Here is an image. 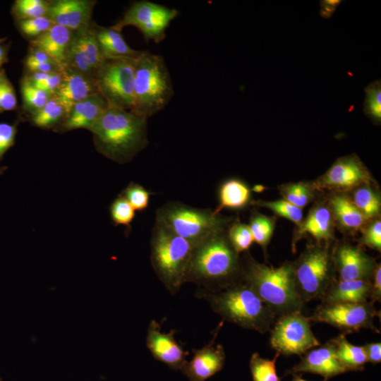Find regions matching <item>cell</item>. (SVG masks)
Segmentation results:
<instances>
[{
    "mask_svg": "<svg viewBox=\"0 0 381 381\" xmlns=\"http://www.w3.org/2000/svg\"><path fill=\"white\" fill-rule=\"evenodd\" d=\"M147 119L109 107L89 130L98 152L119 164L131 162L148 145Z\"/></svg>",
    "mask_w": 381,
    "mask_h": 381,
    "instance_id": "6da1fadb",
    "label": "cell"
},
{
    "mask_svg": "<svg viewBox=\"0 0 381 381\" xmlns=\"http://www.w3.org/2000/svg\"><path fill=\"white\" fill-rule=\"evenodd\" d=\"M243 265L226 231L215 233L195 246L186 282L216 291L242 281Z\"/></svg>",
    "mask_w": 381,
    "mask_h": 381,
    "instance_id": "7a4b0ae2",
    "label": "cell"
},
{
    "mask_svg": "<svg viewBox=\"0 0 381 381\" xmlns=\"http://www.w3.org/2000/svg\"><path fill=\"white\" fill-rule=\"evenodd\" d=\"M196 295L207 301L224 320L245 329L265 333L271 329L276 319L271 309L243 280L216 291L200 289Z\"/></svg>",
    "mask_w": 381,
    "mask_h": 381,
    "instance_id": "3957f363",
    "label": "cell"
},
{
    "mask_svg": "<svg viewBox=\"0 0 381 381\" xmlns=\"http://www.w3.org/2000/svg\"><path fill=\"white\" fill-rule=\"evenodd\" d=\"M242 280L276 316L301 311L305 304L295 288L292 262L274 267L248 257L243 265Z\"/></svg>",
    "mask_w": 381,
    "mask_h": 381,
    "instance_id": "277c9868",
    "label": "cell"
},
{
    "mask_svg": "<svg viewBox=\"0 0 381 381\" xmlns=\"http://www.w3.org/2000/svg\"><path fill=\"white\" fill-rule=\"evenodd\" d=\"M174 91L164 58L147 51L135 59L133 113L148 119L163 110Z\"/></svg>",
    "mask_w": 381,
    "mask_h": 381,
    "instance_id": "5b68a950",
    "label": "cell"
},
{
    "mask_svg": "<svg viewBox=\"0 0 381 381\" xmlns=\"http://www.w3.org/2000/svg\"><path fill=\"white\" fill-rule=\"evenodd\" d=\"M195 245L155 222L150 241V262L165 288L176 294L186 283Z\"/></svg>",
    "mask_w": 381,
    "mask_h": 381,
    "instance_id": "8992f818",
    "label": "cell"
},
{
    "mask_svg": "<svg viewBox=\"0 0 381 381\" xmlns=\"http://www.w3.org/2000/svg\"><path fill=\"white\" fill-rule=\"evenodd\" d=\"M229 219L213 210L171 202L156 212L155 222L195 246L208 236L226 230Z\"/></svg>",
    "mask_w": 381,
    "mask_h": 381,
    "instance_id": "52a82bcc",
    "label": "cell"
},
{
    "mask_svg": "<svg viewBox=\"0 0 381 381\" xmlns=\"http://www.w3.org/2000/svg\"><path fill=\"white\" fill-rule=\"evenodd\" d=\"M292 265L295 288L304 303L321 298L335 279L332 257L322 246H308Z\"/></svg>",
    "mask_w": 381,
    "mask_h": 381,
    "instance_id": "ba28073f",
    "label": "cell"
},
{
    "mask_svg": "<svg viewBox=\"0 0 381 381\" xmlns=\"http://www.w3.org/2000/svg\"><path fill=\"white\" fill-rule=\"evenodd\" d=\"M135 59H105L95 75L98 92L109 107L131 110L133 104Z\"/></svg>",
    "mask_w": 381,
    "mask_h": 381,
    "instance_id": "9c48e42d",
    "label": "cell"
},
{
    "mask_svg": "<svg viewBox=\"0 0 381 381\" xmlns=\"http://www.w3.org/2000/svg\"><path fill=\"white\" fill-rule=\"evenodd\" d=\"M179 11L150 1L133 3L123 17L111 27L119 32L126 26H133L146 41L159 43L166 37V30L178 16Z\"/></svg>",
    "mask_w": 381,
    "mask_h": 381,
    "instance_id": "30bf717a",
    "label": "cell"
},
{
    "mask_svg": "<svg viewBox=\"0 0 381 381\" xmlns=\"http://www.w3.org/2000/svg\"><path fill=\"white\" fill-rule=\"evenodd\" d=\"M310 322L301 311L279 316L270 329V346L279 355L301 356L320 345L311 330Z\"/></svg>",
    "mask_w": 381,
    "mask_h": 381,
    "instance_id": "8fae6325",
    "label": "cell"
},
{
    "mask_svg": "<svg viewBox=\"0 0 381 381\" xmlns=\"http://www.w3.org/2000/svg\"><path fill=\"white\" fill-rule=\"evenodd\" d=\"M377 316L378 312L373 303L365 301L322 303L308 318L310 321L329 324L344 332L358 331L363 328L379 332L374 325V319Z\"/></svg>",
    "mask_w": 381,
    "mask_h": 381,
    "instance_id": "7c38bea8",
    "label": "cell"
},
{
    "mask_svg": "<svg viewBox=\"0 0 381 381\" xmlns=\"http://www.w3.org/2000/svg\"><path fill=\"white\" fill-rule=\"evenodd\" d=\"M94 22L73 32L66 60V66L95 78L104 61L93 28Z\"/></svg>",
    "mask_w": 381,
    "mask_h": 381,
    "instance_id": "4fadbf2b",
    "label": "cell"
},
{
    "mask_svg": "<svg viewBox=\"0 0 381 381\" xmlns=\"http://www.w3.org/2000/svg\"><path fill=\"white\" fill-rule=\"evenodd\" d=\"M370 180L367 168L356 155H351L338 159L313 186L318 190L346 191L369 184Z\"/></svg>",
    "mask_w": 381,
    "mask_h": 381,
    "instance_id": "5bb4252c",
    "label": "cell"
},
{
    "mask_svg": "<svg viewBox=\"0 0 381 381\" xmlns=\"http://www.w3.org/2000/svg\"><path fill=\"white\" fill-rule=\"evenodd\" d=\"M348 372L338 360L332 339L307 351L301 361L289 369L286 374L309 373L322 376L325 380Z\"/></svg>",
    "mask_w": 381,
    "mask_h": 381,
    "instance_id": "9a60e30c",
    "label": "cell"
},
{
    "mask_svg": "<svg viewBox=\"0 0 381 381\" xmlns=\"http://www.w3.org/2000/svg\"><path fill=\"white\" fill-rule=\"evenodd\" d=\"M175 331L163 332L160 325L152 320L147 328L146 346L152 356L170 368L181 370L186 363L188 353L183 350L175 339Z\"/></svg>",
    "mask_w": 381,
    "mask_h": 381,
    "instance_id": "2e32d148",
    "label": "cell"
},
{
    "mask_svg": "<svg viewBox=\"0 0 381 381\" xmlns=\"http://www.w3.org/2000/svg\"><path fill=\"white\" fill-rule=\"evenodd\" d=\"M332 259L341 280L370 281L377 265L361 249L349 244L337 247Z\"/></svg>",
    "mask_w": 381,
    "mask_h": 381,
    "instance_id": "e0dca14e",
    "label": "cell"
},
{
    "mask_svg": "<svg viewBox=\"0 0 381 381\" xmlns=\"http://www.w3.org/2000/svg\"><path fill=\"white\" fill-rule=\"evenodd\" d=\"M96 1H49L47 17L54 25L64 26L73 32L90 24Z\"/></svg>",
    "mask_w": 381,
    "mask_h": 381,
    "instance_id": "ac0fdd59",
    "label": "cell"
},
{
    "mask_svg": "<svg viewBox=\"0 0 381 381\" xmlns=\"http://www.w3.org/2000/svg\"><path fill=\"white\" fill-rule=\"evenodd\" d=\"M217 332L210 342L202 348L193 350L190 361H186L181 369L189 381H205L224 368L225 352L220 344L214 346Z\"/></svg>",
    "mask_w": 381,
    "mask_h": 381,
    "instance_id": "d6986e66",
    "label": "cell"
},
{
    "mask_svg": "<svg viewBox=\"0 0 381 381\" xmlns=\"http://www.w3.org/2000/svg\"><path fill=\"white\" fill-rule=\"evenodd\" d=\"M61 73L62 82L54 97L68 114L75 104L98 92L94 78L67 66L64 68Z\"/></svg>",
    "mask_w": 381,
    "mask_h": 381,
    "instance_id": "ffe728a7",
    "label": "cell"
},
{
    "mask_svg": "<svg viewBox=\"0 0 381 381\" xmlns=\"http://www.w3.org/2000/svg\"><path fill=\"white\" fill-rule=\"evenodd\" d=\"M108 108L105 99L99 92L95 93L75 104L64 121L54 131L66 133L81 128L90 130Z\"/></svg>",
    "mask_w": 381,
    "mask_h": 381,
    "instance_id": "44dd1931",
    "label": "cell"
},
{
    "mask_svg": "<svg viewBox=\"0 0 381 381\" xmlns=\"http://www.w3.org/2000/svg\"><path fill=\"white\" fill-rule=\"evenodd\" d=\"M73 34V31L54 24L47 31L30 40V45L42 51L59 65L64 67Z\"/></svg>",
    "mask_w": 381,
    "mask_h": 381,
    "instance_id": "7402d4cb",
    "label": "cell"
},
{
    "mask_svg": "<svg viewBox=\"0 0 381 381\" xmlns=\"http://www.w3.org/2000/svg\"><path fill=\"white\" fill-rule=\"evenodd\" d=\"M95 37L104 59H136L143 51L131 48L121 32L111 27H103L93 23Z\"/></svg>",
    "mask_w": 381,
    "mask_h": 381,
    "instance_id": "603a6c76",
    "label": "cell"
},
{
    "mask_svg": "<svg viewBox=\"0 0 381 381\" xmlns=\"http://www.w3.org/2000/svg\"><path fill=\"white\" fill-rule=\"evenodd\" d=\"M370 293V281L334 279L321 300L322 303H361L367 301Z\"/></svg>",
    "mask_w": 381,
    "mask_h": 381,
    "instance_id": "cb8c5ba5",
    "label": "cell"
},
{
    "mask_svg": "<svg viewBox=\"0 0 381 381\" xmlns=\"http://www.w3.org/2000/svg\"><path fill=\"white\" fill-rule=\"evenodd\" d=\"M308 234L320 241L327 242L333 237V215L329 207L315 206L298 224L297 236Z\"/></svg>",
    "mask_w": 381,
    "mask_h": 381,
    "instance_id": "d4e9b609",
    "label": "cell"
},
{
    "mask_svg": "<svg viewBox=\"0 0 381 381\" xmlns=\"http://www.w3.org/2000/svg\"><path fill=\"white\" fill-rule=\"evenodd\" d=\"M250 199V190L245 183L236 179L226 180L219 188V205L213 212L219 214L224 208H243L247 205Z\"/></svg>",
    "mask_w": 381,
    "mask_h": 381,
    "instance_id": "484cf974",
    "label": "cell"
},
{
    "mask_svg": "<svg viewBox=\"0 0 381 381\" xmlns=\"http://www.w3.org/2000/svg\"><path fill=\"white\" fill-rule=\"evenodd\" d=\"M329 209L339 224L347 230L356 231L366 219L351 200L344 195H335L329 201Z\"/></svg>",
    "mask_w": 381,
    "mask_h": 381,
    "instance_id": "4316f807",
    "label": "cell"
},
{
    "mask_svg": "<svg viewBox=\"0 0 381 381\" xmlns=\"http://www.w3.org/2000/svg\"><path fill=\"white\" fill-rule=\"evenodd\" d=\"M332 341L335 345L336 356L347 371H361L368 362L363 346H355L341 334Z\"/></svg>",
    "mask_w": 381,
    "mask_h": 381,
    "instance_id": "83f0119b",
    "label": "cell"
},
{
    "mask_svg": "<svg viewBox=\"0 0 381 381\" xmlns=\"http://www.w3.org/2000/svg\"><path fill=\"white\" fill-rule=\"evenodd\" d=\"M67 115L66 109L53 95L42 109L29 116V120L37 128L55 131Z\"/></svg>",
    "mask_w": 381,
    "mask_h": 381,
    "instance_id": "f1b7e54d",
    "label": "cell"
},
{
    "mask_svg": "<svg viewBox=\"0 0 381 381\" xmlns=\"http://www.w3.org/2000/svg\"><path fill=\"white\" fill-rule=\"evenodd\" d=\"M23 108L30 115L42 109L53 96L32 85L25 76L20 80Z\"/></svg>",
    "mask_w": 381,
    "mask_h": 381,
    "instance_id": "f546056e",
    "label": "cell"
},
{
    "mask_svg": "<svg viewBox=\"0 0 381 381\" xmlns=\"http://www.w3.org/2000/svg\"><path fill=\"white\" fill-rule=\"evenodd\" d=\"M352 201L366 220L380 214L381 206L380 197L367 184L357 188L353 193Z\"/></svg>",
    "mask_w": 381,
    "mask_h": 381,
    "instance_id": "4dcf8cb0",
    "label": "cell"
},
{
    "mask_svg": "<svg viewBox=\"0 0 381 381\" xmlns=\"http://www.w3.org/2000/svg\"><path fill=\"white\" fill-rule=\"evenodd\" d=\"M279 354L276 352L272 359L261 357L258 353L252 354L250 370L253 381H281L276 370V361Z\"/></svg>",
    "mask_w": 381,
    "mask_h": 381,
    "instance_id": "1f68e13d",
    "label": "cell"
},
{
    "mask_svg": "<svg viewBox=\"0 0 381 381\" xmlns=\"http://www.w3.org/2000/svg\"><path fill=\"white\" fill-rule=\"evenodd\" d=\"M49 1L16 0L11 7V13L17 20L47 16Z\"/></svg>",
    "mask_w": 381,
    "mask_h": 381,
    "instance_id": "d6a6232c",
    "label": "cell"
},
{
    "mask_svg": "<svg viewBox=\"0 0 381 381\" xmlns=\"http://www.w3.org/2000/svg\"><path fill=\"white\" fill-rule=\"evenodd\" d=\"M365 97L363 112L372 122L380 125L381 122V81L377 80L369 83L365 88Z\"/></svg>",
    "mask_w": 381,
    "mask_h": 381,
    "instance_id": "836d02e7",
    "label": "cell"
},
{
    "mask_svg": "<svg viewBox=\"0 0 381 381\" xmlns=\"http://www.w3.org/2000/svg\"><path fill=\"white\" fill-rule=\"evenodd\" d=\"M226 236L231 246L238 254L247 251L254 242L248 225L238 222L229 226Z\"/></svg>",
    "mask_w": 381,
    "mask_h": 381,
    "instance_id": "e575fe53",
    "label": "cell"
},
{
    "mask_svg": "<svg viewBox=\"0 0 381 381\" xmlns=\"http://www.w3.org/2000/svg\"><path fill=\"white\" fill-rule=\"evenodd\" d=\"M252 204L268 208L275 214L283 217L298 225L303 221L301 209L284 199L274 201L256 200L252 202Z\"/></svg>",
    "mask_w": 381,
    "mask_h": 381,
    "instance_id": "d590c367",
    "label": "cell"
},
{
    "mask_svg": "<svg viewBox=\"0 0 381 381\" xmlns=\"http://www.w3.org/2000/svg\"><path fill=\"white\" fill-rule=\"evenodd\" d=\"M248 226L253 241L262 247H265L272 235L274 222L267 216L255 214L250 217Z\"/></svg>",
    "mask_w": 381,
    "mask_h": 381,
    "instance_id": "8d00e7d4",
    "label": "cell"
},
{
    "mask_svg": "<svg viewBox=\"0 0 381 381\" xmlns=\"http://www.w3.org/2000/svg\"><path fill=\"white\" fill-rule=\"evenodd\" d=\"M280 191L284 200L301 209L305 207L312 198L310 186L301 182L283 185Z\"/></svg>",
    "mask_w": 381,
    "mask_h": 381,
    "instance_id": "74e56055",
    "label": "cell"
},
{
    "mask_svg": "<svg viewBox=\"0 0 381 381\" xmlns=\"http://www.w3.org/2000/svg\"><path fill=\"white\" fill-rule=\"evenodd\" d=\"M110 215L114 224L123 225L128 229L135 218V210L121 194L112 202L109 207Z\"/></svg>",
    "mask_w": 381,
    "mask_h": 381,
    "instance_id": "f35d334b",
    "label": "cell"
},
{
    "mask_svg": "<svg viewBox=\"0 0 381 381\" xmlns=\"http://www.w3.org/2000/svg\"><path fill=\"white\" fill-rule=\"evenodd\" d=\"M135 210L147 209L151 193L138 183H130L121 193Z\"/></svg>",
    "mask_w": 381,
    "mask_h": 381,
    "instance_id": "ab89813d",
    "label": "cell"
},
{
    "mask_svg": "<svg viewBox=\"0 0 381 381\" xmlns=\"http://www.w3.org/2000/svg\"><path fill=\"white\" fill-rule=\"evenodd\" d=\"M24 76L35 87L52 95L56 92L62 82L61 72L31 73H25Z\"/></svg>",
    "mask_w": 381,
    "mask_h": 381,
    "instance_id": "60d3db41",
    "label": "cell"
},
{
    "mask_svg": "<svg viewBox=\"0 0 381 381\" xmlns=\"http://www.w3.org/2000/svg\"><path fill=\"white\" fill-rule=\"evenodd\" d=\"M20 32L30 40L47 31L54 24L47 17H38L17 21Z\"/></svg>",
    "mask_w": 381,
    "mask_h": 381,
    "instance_id": "b9f144b4",
    "label": "cell"
},
{
    "mask_svg": "<svg viewBox=\"0 0 381 381\" xmlns=\"http://www.w3.org/2000/svg\"><path fill=\"white\" fill-rule=\"evenodd\" d=\"M16 93L4 68L0 71V114L16 109Z\"/></svg>",
    "mask_w": 381,
    "mask_h": 381,
    "instance_id": "7bdbcfd3",
    "label": "cell"
},
{
    "mask_svg": "<svg viewBox=\"0 0 381 381\" xmlns=\"http://www.w3.org/2000/svg\"><path fill=\"white\" fill-rule=\"evenodd\" d=\"M18 123V121L13 123H0V162L5 153L15 144Z\"/></svg>",
    "mask_w": 381,
    "mask_h": 381,
    "instance_id": "ee69618b",
    "label": "cell"
},
{
    "mask_svg": "<svg viewBox=\"0 0 381 381\" xmlns=\"http://www.w3.org/2000/svg\"><path fill=\"white\" fill-rule=\"evenodd\" d=\"M361 243L370 248L380 251L381 250V222L376 219L364 231L360 241Z\"/></svg>",
    "mask_w": 381,
    "mask_h": 381,
    "instance_id": "f6af8a7d",
    "label": "cell"
},
{
    "mask_svg": "<svg viewBox=\"0 0 381 381\" xmlns=\"http://www.w3.org/2000/svg\"><path fill=\"white\" fill-rule=\"evenodd\" d=\"M26 73H60L64 69L61 66L56 63L36 62L24 59L23 61Z\"/></svg>",
    "mask_w": 381,
    "mask_h": 381,
    "instance_id": "bcb514c9",
    "label": "cell"
},
{
    "mask_svg": "<svg viewBox=\"0 0 381 381\" xmlns=\"http://www.w3.org/2000/svg\"><path fill=\"white\" fill-rule=\"evenodd\" d=\"M370 302L380 301L381 298V267L377 264L373 271L371 279Z\"/></svg>",
    "mask_w": 381,
    "mask_h": 381,
    "instance_id": "7dc6e473",
    "label": "cell"
},
{
    "mask_svg": "<svg viewBox=\"0 0 381 381\" xmlns=\"http://www.w3.org/2000/svg\"><path fill=\"white\" fill-rule=\"evenodd\" d=\"M368 362L378 363L381 361V343L373 342L363 346Z\"/></svg>",
    "mask_w": 381,
    "mask_h": 381,
    "instance_id": "c3c4849f",
    "label": "cell"
},
{
    "mask_svg": "<svg viewBox=\"0 0 381 381\" xmlns=\"http://www.w3.org/2000/svg\"><path fill=\"white\" fill-rule=\"evenodd\" d=\"M342 1L339 0H323L320 1V15L322 18H329L334 13L337 6Z\"/></svg>",
    "mask_w": 381,
    "mask_h": 381,
    "instance_id": "681fc988",
    "label": "cell"
},
{
    "mask_svg": "<svg viewBox=\"0 0 381 381\" xmlns=\"http://www.w3.org/2000/svg\"><path fill=\"white\" fill-rule=\"evenodd\" d=\"M9 44L5 42L4 39L0 40V71L3 68L4 64L8 61V54Z\"/></svg>",
    "mask_w": 381,
    "mask_h": 381,
    "instance_id": "f907efd6",
    "label": "cell"
},
{
    "mask_svg": "<svg viewBox=\"0 0 381 381\" xmlns=\"http://www.w3.org/2000/svg\"><path fill=\"white\" fill-rule=\"evenodd\" d=\"M293 377L290 381H308L305 379H303L301 374H292ZM326 381V380H322Z\"/></svg>",
    "mask_w": 381,
    "mask_h": 381,
    "instance_id": "816d5d0a",
    "label": "cell"
},
{
    "mask_svg": "<svg viewBox=\"0 0 381 381\" xmlns=\"http://www.w3.org/2000/svg\"><path fill=\"white\" fill-rule=\"evenodd\" d=\"M0 381H1V377H0Z\"/></svg>",
    "mask_w": 381,
    "mask_h": 381,
    "instance_id": "f5cc1de1",
    "label": "cell"
}]
</instances>
